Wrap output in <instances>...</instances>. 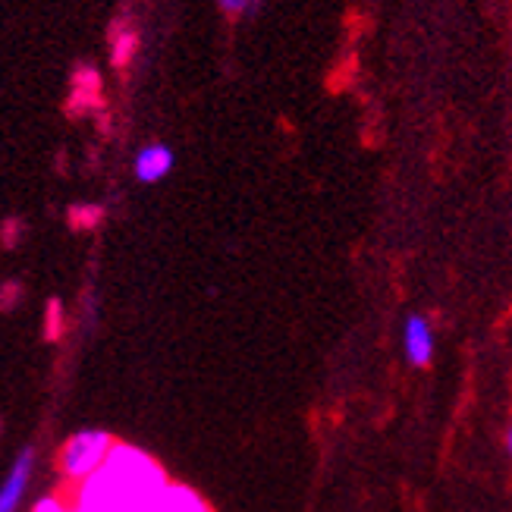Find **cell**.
Returning <instances> with one entry per match:
<instances>
[{
  "label": "cell",
  "mask_w": 512,
  "mask_h": 512,
  "mask_svg": "<svg viewBox=\"0 0 512 512\" xmlns=\"http://www.w3.org/2000/svg\"><path fill=\"white\" fill-rule=\"evenodd\" d=\"M98 475L104 478V484L110 487V494H114L123 512H145L151 500L161 494V487L170 481L164 465L148 450L123 440H114V447H110L107 459L101 462Z\"/></svg>",
  "instance_id": "obj_1"
},
{
  "label": "cell",
  "mask_w": 512,
  "mask_h": 512,
  "mask_svg": "<svg viewBox=\"0 0 512 512\" xmlns=\"http://www.w3.org/2000/svg\"><path fill=\"white\" fill-rule=\"evenodd\" d=\"M114 434L101 428H82L73 437H66V443L57 453V472L63 484H79L82 478L95 475L101 469V462L107 459L110 447H114Z\"/></svg>",
  "instance_id": "obj_2"
},
{
  "label": "cell",
  "mask_w": 512,
  "mask_h": 512,
  "mask_svg": "<svg viewBox=\"0 0 512 512\" xmlns=\"http://www.w3.org/2000/svg\"><path fill=\"white\" fill-rule=\"evenodd\" d=\"M63 494L70 500L73 512H123L98 472L82 478L79 484H63Z\"/></svg>",
  "instance_id": "obj_3"
},
{
  "label": "cell",
  "mask_w": 512,
  "mask_h": 512,
  "mask_svg": "<svg viewBox=\"0 0 512 512\" xmlns=\"http://www.w3.org/2000/svg\"><path fill=\"white\" fill-rule=\"evenodd\" d=\"M32 472H35V447H26L13 459L7 478L0 481V512H19L22 497H26L32 484Z\"/></svg>",
  "instance_id": "obj_4"
},
{
  "label": "cell",
  "mask_w": 512,
  "mask_h": 512,
  "mask_svg": "<svg viewBox=\"0 0 512 512\" xmlns=\"http://www.w3.org/2000/svg\"><path fill=\"white\" fill-rule=\"evenodd\" d=\"M437 337L425 315H409L403 324V352L415 368H428L434 362Z\"/></svg>",
  "instance_id": "obj_5"
},
{
  "label": "cell",
  "mask_w": 512,
  "mask_h": 512,
  "mask_svg": "<svg viewBox=\"0 0 512 512\" xmlns=\"http://www.w3.org/2000/svg\"><path fill=\"white\" fill-rule=\"evenodd\" d=\"M145 512H214L211 503L183 481H167Z\"/></svg>",
  "instance_id": "obj_6"
},
{
  "label": "cell",
  "mask_w": 512,
  "mask_h": 512,
  "mask_svg": "<svg viewBox=\"0 0 512 512\" xmlns=\"http://www.w3.org/2000/svg\"><path fill=\"white\" fill-rule=\"evenodd\" d=\"M104 98H101V76L95 66H76L73 73V95H70V104H66V114L76 117V114H85V110L92 107H101Z\"/></svg>",
  "instance_id": "obj_7"
},
{
  "label": "cell",
  "mask_w": 512,
  "mask_h": 512,
  "mask_svg": "<svg viewBox=\"0 0 512 512\" xmlns=\"http://www.w3.org/2000/svg\"><path fill=\"white\" fill-rule=\"evenodd\" d=\"M173 170V151L167 145H148L136 158V176L142 183H158Z\"/></svg>",
  "instance_id": "obj_8"
},
{
  "label": "cell",
  "mask_w": 512,
  "mask_h": 512,
  "mask_svg": "<svg viewBox=\"0 0 512 512\" xmlns=\"http://www.w3.org/2000/svg\"><path fill=\"white\" fill-rule=\"evenodd\" d=\"M114 54H110V63L117 66V70H123V66H129V60L136 57V48H139V32L136 29H126V32H120L114 41Z\"/></svg>",
  "instance_id": "obj_9"
},
{
  "label": "cell",
  "mask_w": 512,
  "mask_h": 512,
  "mask_svg": "<svg viewBox=\"0 0 512 512\" xmlns=\"http://www.w3.org/2000/svg\"><path fill=\"white\" fill-rule=\"evenodd\" d=\"M101 217H104V211L98 205H73L70 208V224L76 230H95L101 224Z\"/></svg>",
  "instance_id": "obj_10"
},
{
  "label": "cell",
  "mask_w": 512,
  "mask_h": 512,
  "mask_svg": "<svg viewBox=\"0 0 512 512\" xmlns=\"http://www.w3.org/2000/svg\"><path fill=\"white\" fill-rule=\"evenodd\" d=\"M32 512H73V506H70V500H66V494L60 491V494L41 497V500L32 506Z\"/></svg>",
  "instance_id": "obj_11"
},
{
  "label": "cell",
  "mask_w": 512,
  "mask_h": 512,
  "mask_svg": "<svg viewBox=\"0 0 512 512\" xmlns=\"http://www.w3.org/2000/svg\"><path fill=\"white\" fill-rule=\"evenodd\" d=\"M19 233H22V220L10 217V220H4V227H0V242H4L7 249H13L19 242Z\"/></svg>",
  "instance_id": "obj_12"
},
{
  "label": "cell",
  "mask_w": 512,
  "mask_h": 512,
  "mask_svg": "<svg viewBox=\"0 0 512 512\" xmlns=\"http://www.w3.org/2000/svg\"><path fill=\"white\" fill-rule=\"evenodd\" d=\"M19 296H22V286L19 283H4V286H0V308L10 311L19 302Z\"/></svg>",
  "instance_id": "obj_13"
},
{
  "label": "cell",
  "mask_w": 512,
  "mask_h": 512,
  "mask_svg": "<svg viewBox=\"0 0 512 512\" xmlns=\"http://www.w3.org/2000/svg\"><path fill=\"white\" fill-rule=\"evenodd\" d=\"M220 4H224L227 13H239L242 7H246V0H220Z\"/></svg>",
  "instance_id": "obj_14"
}]
</instances>
